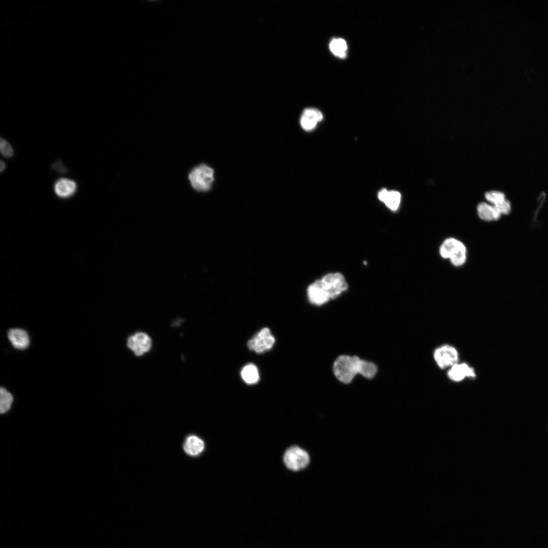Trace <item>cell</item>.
I'll return each instance as SVG.
<instances>
[{"label":"cell","mask_w":548,"mask_h":548,"mask_svg":"<svg viewBox=\"0 0 548 548\" xmlns=\"http://www.w3.org/2000/svg\"><path fill=\"white\" fill-rule=\"evenodd\" d=\"M0 166H1V167H0L1 172H3L5 169V168L6 167V165L5 163L2 160L1 161Z\"/></svg>","instance_id":"24"},{"label":"cell","mask_w":548,"mask_h":548,"mask_svg":"<svg viewBox=\"0 0 548 548\" xmlns=\"http://www.w3.org/2000/svg\"><path fill=\"white\" fill-rule=\"evenodd\" d=\"M322 119L323 115L320 111L314 108H307L302 113L300 123L304 130L309 131L313 130Z\"/></svg>","instance_id":"10"},{"label":"cell","mask_w":548,"mask_h":548,"mask_svg":"<svg viewBox=\"0 0 548 548\" xmlns=\"http://www.w3.org/2000/svg\"><path fill=\"white\" fill-rule=\"evenodd\" d=\"M434 358L437 365L440 368L444 369L457 363L458 353L455 348L444 345L435 350Z\"/></svg>","instance_id":"6"},{"label":"cell","mask_w":548,"mask_h":548,"mask_svg":"<svg viewBox=\"0 0 548 548\" xmlns=\"http://www.w3.org/2000/svg\"><path fill=\"white\" fill-rule=\"evenodd\" d=\"M275 338L268 328H263L248 342V347L257 353L265 352L273 347Z\"/></svg>","instance_id":"5"},{"label":"cell","mask_w":548,"mask_h":548,"mask_svg":"<svg viewBox=\"0 0 548 548\" xmlns=\"http://www.w3.org/2000/svg\"><path fill=\"white\" fill-rule=\"evenodd\" d=\"M362 361L357 356L340 355L333 363V373L339 382L349 384L357 374H361Z\"/></svg>","instance_id":"1"},{"label":"cell","mask_w":548,"mask_h":548,"mask_svg":"<svg viewBox=\"0 0 548 548\" xmlns=\"http://www.w3.org/2000/svg\"><path fill=\"white\" fill-rule=\"evenodd\" d=\"M379 199L385 203L391 210L396 211L400 204L401 194L397 191H388L386 189L380 191L378 194Z\"/></svg>","instance_id":"15"},{"label":"cell","mask_w":548,"mask_h":548,"mask_svg":"<svg viewBox=\"0 0 548 548\" xmlns=\"http://www.w3.org/2000/svg\"><path fill=\"white\" fill-rule=\"evenodd\" d=\"M449 378L452 381L459 382L465 377H474L475 372L472 368L466 363H456L448 372Z\"/></svg>","instance_id":"14"},{"label":"cell","mask_w":548,"mask_h":548,"mask_svg":"<svg viewBox=\"0 0 548 548\" xmlns=\"http://www.w3.org/2000/svg\"><path fill=\"white\" fill-rule=\"evenodd\" d=\"M464 246L462 242L454 237L447 238L441 244L439 253L442 258L450 260Z\"/></svg>","instance_id":"12"},{"label":"cell","mask_w":548,"mask_h":548,"mask_svg":"<svg viewBox=\"0 0 548 548\" xmlns=\"http://www.w3.org/2000/svg\"><path fill=\"white\" fill-rule=\"evenodd\" d=\"M0 397L1 413H5L10 409L13 398L12 394L3 387L0 389Z\"/></svg>","instance_id":"19"},{"label":"cell","mask_w":548,"mask_h":548,"mask_svg":"<svg viewBox=\"0 0 548 548\" xmlns=\"http://www.w3.org/2000/svg\"><path fill=\"white\" fill-rule=\"evenodd\" d=\"M309 301L314 304L322 305L328 302L330 298L322 286L320 280L311 284L307 290Z\"/></svg>","instance_id":"9"},{"label":"cell","mask_w":548,"mask_h":548,"mask_svg":"<svg viewBox=\"0 0 548 548\" xmlns=\"http://www.w3.org/2000/svg\"><path fill=\"white\" fill-rule=\"evenodd\" d=\"M78 190V185L73 180L61 178L55 181L53 184V190L56 195L62 199L72 197Z\"/></svg>","instance_id":"7"},{"label":"cell","mask_w":548,"mask_h":548,"mask_svg":"<svg viewBox=\"0 0 548 548\" xmlns=\"http://www.w3.org/2000/svg\"><path fill=\"white\" fill-rule=\"evenodd\" d=\"M183 448L187 455L191 457H196L203 452L205 444L201 438L197 435L191 434L185 438Z\"/></svg>","instance_id":"11"},{"label":"cell","mask_w":548,"mask_h":548,"mask_svg":"<svg viewBox=\"0 0 548 548\" xmlns=\"http://www.w3.org/2000/svg\"><path fill=\"white\" fill-rule=\"evenodd\" d=\"M320 281L330 299L337 297L348 288L345 277L339 272L328 273Z\"/></svg>","instance_id":"4"},{"label":"cell","mask_w":548,"mask_h":548,"mask_svg":"<svg viewBox=\"0 0 548 548\" xmlns=\"http://www.w3.org/2000/svg\"><path fill=\"white\" fill-rule=\"evenodd\" d=\"M501 215H507L511 211V204L507 198L500 203L494 206Z\"/></svg>","instance_id":"22"},{"label":"cell","mask_w":548,"mask_h":548,"mask_svg":"<svg viewBox=\"0 0 548 548\" xmlns=\"http://www.w3.org/2000/svg\"><path fill=\"white\" fill-rule=\"evenodd\" d=\"M478 217L485 221H495L499 220L501 215L492 204L487 202L480 203L477 207Z\"/></svg>","instance_id":"16"},{"label":"cell","mask_w":548,"mask_h":548,"mask_svg":"<svg viewBox=\"0 0 548 548\" xmlns=\"http://www.w3.org/2000/svg\"><path fill=\"white\" fill-rule=\"evenodd\" d=\"M485 196L486 200L493 206H496L506 199L503 192L496 190L487 192Z\"/></svg>","instance_id":"20"},{"label":"cell","mask_w":548,"mask_h":548,"mask_svg":"<svg viewBox=\"0 0 548 548\" xmlns=\"http://www.w3.org/2000/svg\"><path fill=\"white\" fill-rule=\"evenodd\" d=\"M331 52L336 56L342 58L345 57L347 49V43L342 39H334L329 45Z\"/></svg>","instance_id":"18"},{"label":"cell","mask_w":548,"mask_h":548,"mask_svg":"<svg viewBox=\"0 0 548 548\" xmlns=\"http://www.w3.org/2000/svg\"><path fill=\"white\" fill-rule=\"evenodd\" d=\"M8 337L13 346L17 349H26L29 344V338L26 331L19 328H12L9 330Z\"/></svg>","instance_id":"13"},{"label":"cell","mask_w":548,"mask_h":548,"mask_svg":"<svg viewBox=\"0 0 548 548\" xmlns=\"http://www.w3.org/2000/svg\"><path fill=\"white\" fill-rule=\"evenodd\" d=\"M151 340L145 333L140 332L129 337L128 347L133 351L135 355L139 356L147 352L150 349Z\"/></svg>","instance_id":"8"},{"label":"cell","mask_w":548,"mask_h":548,"mask_svg":"<svg viewBox=\"0 0 548 548\" xmlns=\"http://www.w3.org/2000/svg\"><path fill=\"white\" fill-rule=\"evenodd\" d=\"M188 179L194 189L199 192L209 191L214 181V170L204 164L194 167L188 175Z\"/></svg>","instance_id":"2"},{"label":"cell","mask_w":548,"mask_h":548,"mask_svg":"<svg viewBox=\"0 0 548 548\" xmlns=\"http://www.w3.org/2000/svg\"><path fill=\"white\" fill-rule=\"evenodd\" d=\"M53 168L60 173H64L67 171L66 168L63 165L61 161L57 162L53 165Z\"/></svg>","instance_id":"23"},{"label":"cell","mask_w":548,"mask_h":548,"mask_svg":"<svg viewBox=\"0 0 548 548\" xmlns=\"http://www.w3.org/2000/svg\"><path fill=\"white\" fill-rule=\"evenodd\" d=\"M310 459L307 452L296 446L289 448L285 452L283 457L285 465L292 471L304 469L309 465Z\"/></svg>","instance_id":"3"},{"label":"cell","mask_w":548,"mask_h":548,"mask_svg":"<svg viewBox=\"0 0 548 548\" xmlns=\"http://www.w3.org/2000/svg\"><path fill=\"white\" fill-rule=\"evenodd\" d=\"M243 380L248 384L256 383L259 379V374L257 367L250 363L245 366L241 372Z\"/></svg>","instance_id":"17"},{"label":"cell","mask_w":548,"mask_h":548,"mask_svg":"<svg viewBox=\"0 0 548 548\" xmlns=\"http://www.w3.org/2000/svg\"><path fill=\"white\" fill-rule=\"evenodd\" d=\"M0 150L2 155L6 158H11L14 155V150L11 144L5 139L1 138Z\"/></svg>","instance_id":"21"}]
</instances>
